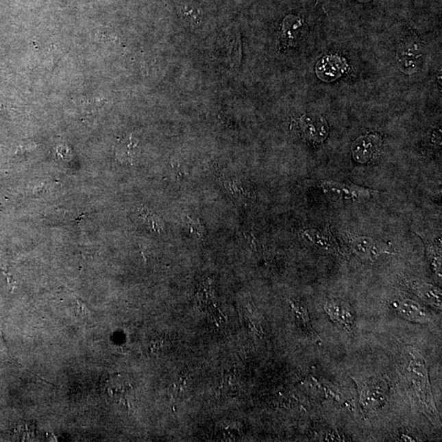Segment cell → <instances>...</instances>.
<instances>
[{"label": "cell", "instance_id": "1", "mask_svg": "<svg viewBox=\"0 0 442 442\" xmlns=\"http://www.w3.org/2000/svg\"><path fill=\"white\" fill-rule=\"evenodd\" d=\"M406 367L404 369L406 377L413 391L418 397L420 406L429 419H439L434 399L429 382L426 360L422 353L415 348H407Z\"/></svg>", "mask_w": 442, "mask_h": 442}, {"label": "cell", "instance_id": "2", "mask_svg": "<svg viewBox=\"0 0 442 442\" xmlns=\"http://www.w3.org/2000/svg\"><path fill=\"white\" fill-rule=\"evenodd\" d=\"M397 66L404 74L412 75L418 71L422 62V47L415 39H407L400 45L397 51Z\"/></svg>", "mask_w": 442, "mask_h": 442}, {"label": "cell", "instance_id": "3", "mask_svg": "<svg viewBox=\"0 0 442 442\" xmlns=\"http://www.w3.org/2000/svg\"><path fill=\"white\" fill-rule=\"evenodd\" d=\"M326 195L335 199L360 201L369 199L373 192L369 189L357 186L356 184L326 182L323 184Z\"/></svg>", "mask_w": 442, "mask_h": 442}, {"label": "cell", "instance_id": "4", "mask_svg": "<svg viewBox=\"0 0 442 442\" xmlns=\"http://www.w3.org/2000/svg\"><path fill=\"white\" fill-rule=\"evenodd\" d=\"M347 69V62L343 58L328 56L322 58L317 62L315 73L322 82L330 83L342 77Z\"/></svg>", "mask_w": 442, "mask_h": 442}, {"label": "cell", "instance_id": "5", "mask_svg": "<svg viewBox=\"0 0 442 442\" xmlns=\"http://www.w3.org/2000/svg\"><path fill=\"white\" fill-rule=\"evenodd\" d=\"M361 405L367 410L380 409L385 405L387 400L386 387L381 382L359 383Z\"/></svg>", "mask_w": 442, "mask_h": 442}, {"label": "cell", "instance_id": "6", "mask_svg": "<svg viewBox=\"0 0 442 442\" xmlns=\"http://www.w3.org/2000/svg\"><path fill=\"white\" fill-rule=\"evenodd\" d=\"M393 309L408 321L426 323L432 321V314L419 303L410 299H401L393 302Z\"/></svg>", "mask_w": 442, "mask_h": 442}, {"label": "cell", "instance_id": "7", "mask_svg": "<svg viewBox=\"0 0 442 442\" xmlns=\"http://www.w3.org/2000/svg\"><path fill=\"white\" fill-rule=\"evenodd\" d=\"M324 310L332 321L347 331L352 330L355 323V313L347 303L332 300L326 302Z\"/></svg>", "mask_w": 442, "mask_h": 442}, {"label": "cell", "instance_id": "8", "mask_svg": "<svg viewBox=\"0 0 442 442\" xmlns=\"http://www.w3.org/2000/svg\"><path fill=\"white\" fill-rule=\"evenodd\" d=\"M381 146V138L378 136L360 137L352 145L353 158L356 161L365 163L372 159Z\"/></svg>", "mask_w": 442, "mask_h": 442}, {"label": "cell", "instance_id": "9", "mask_svg": "<svg viewBox=\"0 0 442 442\" xmlns=\"http://www.w3.org/2000/svg\"><path fill=\"white\" fill-rule=\"evenodd\" d=\"M303 33V22L298 16H286L282 25L280 37L281 49H288L296 46L301 40Z\"/></svg>", "mask_w": 442, "mask_h": 442}, {"label": "cell", "instance_id": "10", "mask_svg": "<svg viewBox=\"0 0 442 442\" xmlns=\"http://www.w3.org/2000/svg\"><path fill=\"white\" fill-rule=\"evenodd\" d=\"M352 247L356 255L364 260H376L383 252L386 246L369 237H359L353 240Z\"/></svg>", "mask_w": 442, "mask_h": 442}, {"label": "cell", "instance_id": "11", "mask_svg": "<svg viewBox=\"0 0 442 442\" xmlns=\"http://www.w3.org/2000/svg\"><path fill=\"white\" fill-rule=\"evenodd\" d=\"M303 128L307 137L321 142L327 137L328 126L323 117L318 114H309L302 118Z\"/></svg>", "mask_w": 442, "mask_h": 442}, {"label": "cell", "instance_id": "12", "mask_svg": "<svg viewBox=\"0 0 442 442\" xmlns=\"http://www.w3.org/2000/svg\"><path fill=\"white\" fill-rule=\"evenodd\" d=\"M411 288L417 296L426 302L428 304L437 309H441V291L439 288L420 281L412 282Z\"/></svg>", "mask_w": 442, "mask_h": 442}, {"label": "cell", "instance_id": "13", "mask_svg": "<svg viewBox=\"0 0 442 442\" xmlns=\"http://www.w3.org/2000/svg\"><path fill=\"white\" fill-rule=\"evenodd\" d=\"M140 214L141 217L147 221V225H149L151 229L154 231H157L158 233L162 232L164 229L163 222L161 219L157 216V214L151 212L150 210L145 208H140Z\"/></svg>", "mask_w": 442, "mask_h": 442}, {"label": "cell", "instance_id": "14", "mask_svg": "<svg viewBox=\"0 0 442 442\" xmlns=\"http://www.w3.org/2000/svg\"><path fill=\"white\" fill-rule=\"evenodd\" d=\"M225 187L228 189L231 195L237 197V199H243L246 196V192L242 186V184L236 180H226L224 181Z\"/></svg>", "mask_w": 442, "mask_h": 442}, {"label": "cell", "instance_id": "15", "mask_svg": "<svg viewBox=\"0 0 442 442\" xmlns=\"http://www.w3.org/2000/svg\"><path fill=\"white\" fill-rule=\"evenodd\" d=\"M186 222L192 232H195L197 235L200 236V237L204 235L203 226L201 225L199 221L193 220L191 217H188Z\"/></svg>", "mask_w": 442, "mask_h": 442}, {"label": "cell", "instance_id": "16", "mask_svg": "<svg viewBox=\"0 0 442 442\" xmlns=\"http://www.w3.org/2000/svg\"><path fill=\"white\" fill-rule=\"evenodd\" d=\"M357 1H359L360 3H368L369 1H371V0H357Z\"/></svg>", "mask_w": 442, "mask_h": 442}]
</instances>
